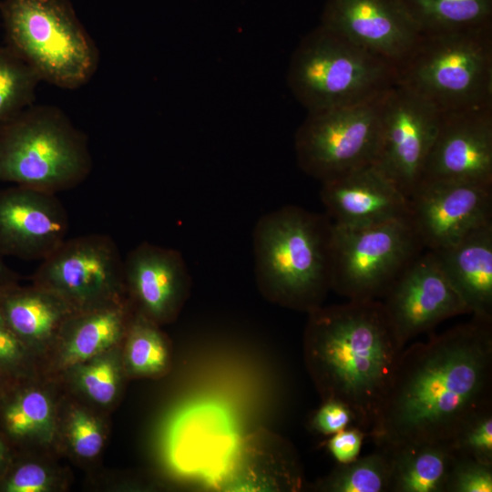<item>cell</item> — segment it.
<instances>
[{
    "mask_svg": "<svg viewBox=\"0 0 492 492\" xmlns=\"http://www.w3.org/2000/svg\"><path fill=\"white\" fill-rule=\"evenodd\" d=\"M492 406V320L473 316L404 349L384 407L367 436L377 447L447 443Z\"/></svg>",
    "mask_w": 492,
    "mask_h": 492,
    "instance_id": "6da1fadb",
    "label": "cell"
},
{
    "mask_svg": "<svg viewBox=\"0 0 492 492\" xmlns=\"http://www.w3.org/2000/svg\"><path fill=\"white\" fill-rule=\"evenodd\" d=\"M305 367L322 399L349 407L366 434L390 392L404 345L380 300L320 306L308 313Z\"/></svg>",
    "mask_w": 492,
    "mask_h": 492,
    "instance_id": "7a4b0ae2",
    "label": "cell"
},
{
    "mask_svg": "<svg viewBox=\"0 0 492 492\" xmlns=\"http://www.w3.org/2000/svg\"><path fill=\"white\" fill-rule=\"evenodd\" d=\"M333 222L325 214L287 205L261 216L252 234L254 272L261 294L308 313L331 289Z\"/></svg>",
    "mask_w": 492,
    "mask_h": 492,
    "instance_id": "3957f363",
    "label": "cell"
},
{
    "mask_svg": "<svg viewBox=\"0 0 492 492\" xmlns=\"http://www.w3.org/2000/svg\"><path fill=\"white\" fill-rule=\"evenodd\" d=\"M92 167L87 136L55 106L32 104L0 122V182L56 194Z\"/></svg>",
    "mask_w": 492,
    "mask_h": 492,
    "instance_id": "277c9868",
    "label": "cell"
},
{
    "mask_svg": "<svg viewBox=\"0 0 492 492\" xmlns=\"http://www.w3.org/2000/svg\"><path fill=\"white\" fill-rule=\"evenodd\" d=\"M396 67L320 25L293 51L287 84L314 112L375 99L396 85Z\"/></svg>",
    "mask_w": 492,
    "mask_h": 492,
    "instance_id": "5b68a950",
    "label": "cell"
},
{
    "mask_svg": "<svg viewBox=\"0 0 492 492\" xmlns=\"http://www.w3.org/2000/svg\"><path fill=\"white\" fill-rule=\"evenodd\" d=\"M397 81L440 112L492 105V26L422 34Z\"/></svg>",
    "mask_w": 492,
    "mask_h": 492,
    "instance_id": "8992f818",
    "label": "cell"
},
{
    "mask_svg": "<svg viewBox=\"0 0 492 492\" xmlns=\"http://www.w3.org/2000/svg\"><path fill=\"white\" fill-rule=\"evenodd\" d=\"M0 15L7 46L41 81L76 89L96 73L98 49L68 0H2Z\"/></svg>",
    "mask_w": 492,
    "mask_h": 492,
    "instance_id": "52a82bcc",
    "label": "cell"
},
{
    "mask_svg": "<svg viewBox=\"0 0 492 492\" xmlns=\"http://www.w3.org/2000/svg\"><path fill=\"white\" fill-rule=\"evenodd\" d=\"M423 250L410 219L363 228L333 223L331 289L351 301L382 299Z\"/></svg>",
    "mask_w": 492,
    "mask_h": 492,
    "instance_id": "ba28073f",
    "label": "cell"
},
{
    "mask_svg": "<svg viewBox=\"0 0 492 492\" xmlns=\"http://www.w3.org/2000/svg\"><path fill=\"white\" fill-rule=\"evenodd\" d=\"M384 94L367 102L308 112L294 137L300 169L322 183L374 163Z\"/></svg>",
    "mask_w": 492,
    "mask_h": 492,
    "instance_id": "9c48e42d",
    "label": "cell"
},
{
    "mask_svg": "<svg viewBox=\"0 0 492 492\" xmlns=\"http://www.w3.org/2000/svg\"><path fill=\"white\" fill-rule=\"evenodd\" d=\"M33 283L55 293L74 313L128 299L124 259L107 234L66 239L41 261Z\"/></svg>",
    "mask_w": 492,
    "mask_h": 492,
    "instance_id": "30bf717a",
    "label": "cell"
},
{
    "mask_svg": "<svg viewBox=\"0 0 492 492\" xmlns=\"http://www.w3.org/2000/svg\"><path fill=\"white\" fill-rule=\"evenodd\" d=\"M439 118L436 107L400 85L384 96L374 164L408 199L422 179Z\"/></svg>",
    "mask_w": 492,
    "mask_h": 492,
    "instance_id": "8fae6325",
    "label": "cell"
},
{
    "mask_svg": "<svg viewBox=\"0 0 492 492\" xmlns=\"http://www.w3.org/2000/svg\"><path fill=\"white\" fill-rule=\"evenodd\" d=\"M409 204L410 220L424 249L436 251L492 223V184L422 180Z\"/></svg>",
    "mask_w": 492,
    "mask_h": 492,
    "instance_id": "7c38bea8",
    "label": "cell"
},
{
    "mask_svg": "<svg viewBox=\"0 0 492 492\" xmlns=\"http://www.w3.org/2000/svg\"><path fill=\"white\" fill-rule=\"evenodd\" d=\"M381 301L402 345L467 308L432 251L421 252L398 276Z\"/></svg>",
    "mask_w": 492,
    "mask_h": 492,
    "instance_id": "4fadbf2b",
    "label": "cell"
},
{
    "mask_svg": "<svg viewBox=\"0 0 492 492\" xmlns=\"http://www.w3.org/2000/svg\"><path fill=\"white\" fill-rule=\"evenodd\" d=\"M422 180L492 184V105L440 112Z\"/></svg>",
    "mask_w": 492,
    "mask_h": 492,
    "instance_id": "5bb4252c",
    "label": "cell"
},
{
    "mask_svg": "<svg viewBox=\"0 0 492 492\" xmlns=\"http://www.w3.org/2000/svg\"><path fill=\"white\" fill-rule=\"evenodd\" d=\"M321 25L395 67L422 35L402 0H327Z\"/></svg>",
    "mask_w": 492,
    "mask_h": 492,
    "instance_id": "9a60e30c",
    "label": "cell"
},
{
    "mask_svg": "<svg viewBox=\"0 0 492 492\" xmlns=\"http://www.w3.org/2000/svg\"><path fill=\"white\" fill-rule=\"evenodd\" d=\"M68 216L55 193L13 185L0 190V254L44 260L65 240Z\"/></svg>",
    "mask_w": 492,
    "mask_h": 492,
    "instance_id": "2e32d148",
    "label": "cell"
},
{
    "mask_svg": "<svg viewBox=\"0 0 492 492\" xmlns=\"http://www.w3.org/2000/svg\"><path fill=\"white\" fill-rule=\"evenodd\" d=\"M124 282L134 312L159 325L178 317L191 289L181 253L147 241L124 259Z\"/></svg>",
    "mask_w": 492,
    "mask_h": 492,
    "instance_id": "e0dca14e",
    "label": "cell"
},
{
    "mask_svg": "<svg viewBox=\"0 0 492 492\" xmlns=\"http://www.w3.org/2000/svg\"><path fill=\"white\" fill-rule=\"evenodd\" d=\"M320 197L326 215L341 227L410 219L409 199L374 163L322 182Z\"/></svg>",
    "mask_w": 492,
    "mask_h": 492,
    "instance_id": "ac0fdd59",
    "label": "cell"
},
{
    "mask_svg": "<svg viewBox=\"0 0 492 492\" xmlns=\"http://www.w3.org/2000/svg\"><path fill=\"white\" fill-rule=\"evenodd\" d=\"M430 251L469 313L492 320V223Z\"/></svg>",
    "mask_w": 492,
    "mask_h": 492,
    "instance_id": "d6986e66",
    "label": "cell"
},
{
    "mask_svg": "<svg viewBox=\"0 0 492 492\" xmlns=\"http://www.w3.org/2000/svg\"><path fill=\"white\" fill-rule=\"evenodd\" d=\"M73 310L55 293L33 283L18 282L0 293V313L34 354L56 342Z\"/></svg>",
    "mask_w": 492,
    "mask_h": 492,
    "instance_id": "ffe728a7",
    "label": "cell"
},
{
    "mask_svg": "<svg viewBox=\"0 0 492 492\" xmlns=\"http://www.w3.org/2000/svg\"><path fill=\"white\" fill-rule=\"evenodd\" d=\"M133 314L134 310L128 299L73 313L56 340L60 348L59 364L70 369L118 346L125 338Z\"/></svg>",
    "mask_w": 492,
    "mask_h": 492,
    "instance_id": "44dd1931",
    "label": "cell"
},
{
    "mask_svg": "<svg viewBox=\"0 0 492 492\" xmlns=\"http://www.w3.org/2000/svg\"><path fill=\"white\" fill-rule=\"evenodd\" d=\"M0 428L16 445L51 443L57 427L49 394L22 382L10 384L0 395Z\"/></svg>",
    "mask_w": 492,
    "mask_h": 492,
    "instance_id": "7402d4cb",
    "label": "cell"
},
{
    "mask_svg": "<svg viewBox=\"0 0 492 492\" xmlns=\"http://www.w3.org/2000/svg\"><path fill=\"white\" fill-rule=\"evenodd\" d=\"M384 448L390 456L389 492H445L454 456L447 443L412 442Z\"/></svg>",
    "mask_w": 492,
    "mask_h": 492,
    "instance_id": "603a6c76",
    "label": "cell"
},
{
    "mask_svg": "<svg viewBox=\"0 0 492 492\" xmlns=\"http://www.w3.org/2000/svg\"><path fill=\"white\" fill-rule=\"evenodd\" d=\"M421 34L492 26V0H402Z\"/></svg>",
    "mask_w": 492,
    "mask_h": 492,
    "instance_id": "cb8c5ba5",
    "label": "cell"
},
{
    "mask_svg": "<svg viewBox=\"0 0 492 492\" xmlns=\"http://www.w3.org/2000/svg\"><path fill=\"white\" fill-rule=\"evenodd\" d=\"M122 360L132 377H159L170 366V345L159 325L135 313L124 338Z\"/></svg>",
    "mask_w": 492,
    "mask_h": 492,
    "instance_id": "d4e9b609",
    "label": "cell"
},
{
    "mask_svg": "<svg viewBox=\"0 0 492 492\" xmlns=\"http://www.w3.org/2000/svg\"><path fill=\"white\" fill-rule=\"evenodd\" d=\"M389 452L376 446L373 453L338 464L312 487L320 492H389Z\"/></svg>",
    "mask_w": 492,
    "mask_h": 492,
    "instance_id": "484cf974",
    "label": "cell"
},
{
    "mask_svg": "<svg viewBox=\"0 0 492 492\" xmlns=\"http://www.w3.org/2000/svg\"><path fill=\"white\" fill-rule=\"evenodd\" d=\"M112 347L69 370L74 383L89 400L108 405L118 396L124 370L122 354Z\"/></svg>",
    "mask_w": 492,
    "mask_h": 492,
    "instance_id": "4316f807",
    "label": "cell"
},
{
    "mask_svg": "<svg viewBox=\"0 0 492 492\" xmlns=\"http://www.w3.org/2000/svg\"><path fill=\"white\" fill-rule=\"evenodd\" d=\"M41 81L36 71L9 46H0V122L34 104Z\"/></svg>",
    "mask_w": 492,
    "mask_h": 492,
    "instance_id": "83f0119b",
    "label": "cell"
},
{
    "mask_svg": "<svg viewBox=\"0 0 492 492\" xmlns=\"http://www.w3.org/2000/svg\"><path fill=\"white\" fill-rule=\"evenodd\" d=\"M447 444L456 455L492 465V406L466 420Z\"/></svg>",
    "mask_w": 492,
    "mask_h": 492,
    "instance_id": "f1b7e54d",
    "label": "cell"
},
{
    "mask_svg": "<svg viewBox=\"0 0 492 492\" xmlns=\"http://www.w3.org/2000/svg\"><path fill=\"white\" fill-rule=\"evenodd\" d=\"M65 436L71 451L86 460L99 455L106 437L101 421L89 411L78 406L72 407L67 414Z\"/></svg>",
    "mask_w": 492,
    "mask_h": 492,
    "instance_id": "f546056e",
    "label": "cell"
},
{
    "mask_svg": "<svg viewBox=\"0 0 492 492\" xmlns=\"http://www.w3.org/2000/svg\"><path fill=\"white\" fill-rule=\"evenodd\" d=\"M56 484L55 474L47 466L14 457L0 479V492H48Z\"/></svg>",
    "mask_w": 492,
    "mask_h": 492,
    "instance_id": "4dcf8cb0",
    "label": "cell"
},
{
    "mask_svg": "<svg viewBox=\"0 0 492 492\" xmlns=\"http://www.w3.org/2000/svg\"><path fill=\"white\" fill-rule=\"evenodd\" d=\"M32 357L0 313V375L9 384L22 382L30 374Z\"/></svg>",
    "mask_w": 492,
    "mask_h": 492,
    "instance_id": "1f68e13d",
    "label": "cell"
},
{
    "mask_svg": "<svg viewBox=\"0 0 492 492\" xmlns=\"http://www.w3.org/2000/svg\"><path fill=\"white\" fill-rule=\"evenodd\" d=\"M491 491L492 465L454 454L446 477L445 492Z\"/></svg>",
    "mask_w": 492,
    "mask_h": 492,
    "instance_id": "d6a6232c",
    "label": "cell"
},
{
    "mask_svg": "<svg viewBox=\"0 0 492 492\" xmlns=\"http://www.w3.org/2000/svg\"><path fill=\"white\" fill-rule=\"evenodd\" d=\"M350 425H354L352 411L335 400L323 401L309 420L310 428L323 436H332Z\"/></svg>",
    "mask_w": 492,
    "mask_h": 492,
    "instance_id": "836d02e7",
    "label": "cell"
},
{
    "mask_svg": "<svg viewBox=\"0 0 492 492\" xmlns=\"http://www.w3.org/2000/svg\"><path fill=\"white\" fill-rule=\"evenodd\" d=\"M365 436L364 430L350 425L331 436L327 441L328 451L338 464L351 462L358 457Z\"/></svg>",
    "mask_w": 492,
    "mask_h": 492,
    "instance_id": "e575fe53",
    "label": "cell"
},
{
    "mask_svg": "<svg viewBox=\"0 0 492 492\" xmlns=\"http://www.w3.org/2000/svg\"><path fill=\"white\" fill-rule=\"evenodd\" d=\"M14 456L9 442L0 434V479L12 463Z\"/></svg>",
    "mask_w": 492,
    "mask_h": 492,
    "instance_id": "d590c367",
    "label": "cell"
},
{
    "mask_svg": "<svg viewBox=\"0 0 492 492\" xmlns=\"http://www.w3.org/2000/svg\"><path fill=\"white\" fill-rule=\"evenodd\" d=\"M0 254V293L8 287L17 283L16 275L4 262Z\"/></svg>",
    "mask_w": 492,
    "mask_h": 492,
    "instance_id": "8d00e7d4",
    "label": "cell"
},
{
    "mask_svg": "<svg viewBox=\"0 0 492 492\" xmlns=\"http://www.w3.org/2000/svg\"><path fill=\"white\" fill-rule=\"evenodd\" d=\"M10 384L0 375V395Z\"/></svg>",
    "mask_w": 492,
    "mask_h": 492,
    "instance_id": "74e56055",
    "label": "cell"
}]
</instances>
